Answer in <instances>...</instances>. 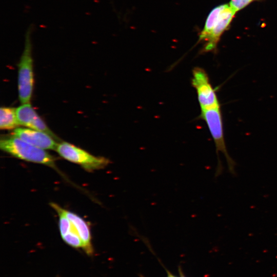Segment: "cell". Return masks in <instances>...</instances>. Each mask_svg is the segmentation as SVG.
Here are the masks:
<instances>
[{"mask_svg":"<svg viewBox=\"0 0 277 277\" xmlns=\"http://www.w3.org/2000/svg\"><path fill=\"white\" fill-rule=\"evenodd\" d=\"M201 110L200 116L205 122L215 146L217 164L215 169V177H219L223 171V165L219 157V152L224 154L229 173L235 175L236 163L229 154L227 149L221 107Z\"/></svg>","mask_w":277,"mask_h":277,"instance_id":"obj_1","label":"cell"},{"mask_svg":"<svg viewBox=\"0 0 277 277\" xmlns=\"http://www.w3.org/2000/svg\"><path fill=\"white\" fill-rule=\"evenodd\" d=\"M0 148L3 151L22 160L53 167L54 157L45 149L32 145L12 136L2 138Z\"/></svg>","mask_w":277,"mask_h":277,"instance_id":"obj_2","label":"cell"},{"mask_svg":"<svg viewBox=\"0 0 277 277\" xmlns=\"http://www.w3.org/2000/svg\"><path fill=\"white\" fill-rule=\"evenodd\" d=\"M55 151L65 160L80 165L87 170L103 169L110 163L105 157L93 155L66 142L58 143Z\"/></svg>","mask_w":277,"mask_h":277,"instance_id":"obj_3","label":"cell"},{"mask_svg":"<svg viewBox=\"0 0 277 277\" xmlns=\"http://www.w3.org/2000/svg\"><path fill=\"white\" fill-rule=\"evenodd\" d=\"M18 92L22 103H29L33 88V61L29 40L26 43L25 50L18 65Z\"/></svg>","mask_w":277,"mask_h":277,"instance_id":"obj_4","label":"cell"},{"mask_svg":"<svg viewBox=\"0 0 277 277\" xmlns=\"http://www.w3.org/2000/svg\"><path fill=\"white\" fill-rule=\"evenodd\" d=\"M191 84L196 90L201 109L221 107L215 91L205 70L199 67L193 68Z\"/></svg>","mask_w":277,"mask_h":277,"instance_id":"obj_5","label":"cell"},{"mask_svg":"<svg viewBox=\"0 0 277 277\" xmlns=\"http://www.w3.org/2000/svg\"><path fill=\"white\" fill-rule=\"evenodd\" d=\"M12 136L45 150H55L58 144L57 141L49 134L28 128L17 127L14 129Z\"/></svg>","mask_w":277,"mask_h":277,"instance_id":"obj_6","label":"cell"},{"mask_svg":"<svg viewBox=\"0 0 277 277\" xmlns=\"http://www.w3.org/2000/svg\"><path fill=\"white\" fill-rule=\"evenodd\" d=\"M19 125L45 132L57 141L58 138L48 128L30 103L23 104L16 108Z\"/></svg>","mask_w":277,"mask_h":277,"instance_id":"obj_7","label":"cell"},{"mask_svg":"<svg viewBox=\"0 0 277 277\" xmlns=\"http://www.w3.org/2000/svg\"><path fill=\"white\" fill-rule=\"evenodd\" d=\"M236 12L227 5L221 13L209 36L205 41L202 53L216 50L218 42L225 31L229 27Z\"/></svg>","mask_w":277,"mask_h":277,"instance_id":"obj_8","label":"cell"},{"mask_svg":"<svg viewBox=\"0 0 277 277\" xmlns=\"http://www.w3.org/2000/svg\"><path fill=\"white\" fill-rule=\"evenodd\" d=\"M63 211L70 220L79 235L83 245V249L87 254L93 253L91 237L89 226L86 222L76 214L63 209Z\"/></svg>","mask_w":277,"mask_h":277,"instance_id":"obj_9","label":"cell"},{"mask_svg":"<svg viewBox=\"0 0 277 277\" xmlns=\"http://www.w3.org/2000/svg\"><path fill=\"white\" fill-rule=\"evenodd\" d=\"M227 4L221 5L214 8L208 14L203 29L200 35L199 42L206 41L209 36L220 16L227 6Z\"/></svg>","mask_w":277,"mask_h":277,"instance_id":"obj_10","label":"cell"},{"mask_svg":"<svg viewBox=\"0 0 277 277\" xmlns=\"http://www.w3.org/2000/svg\"><path fill=\"white\" fill-rule=\"evenodd\" d=\"M18 126L16 108L2 107L0 109V128L11 130L17 128Z\"/></svg>","mask_w":277,"mask_h":277,"instance_id":"obj_11","label":"cell"},{"mask_svg":"<svg viewBox=\"0 0 277 277\" xmlns=\"http://www.w3.org/2000/svg\"><path fill=\"white\" fill-rule=\"evenodd\" d=\"M251 1L252 0H231L229 6L236 12L245 8Z\"/></svg>","mask_w":277,"mask_h":277,"instance_id":"obj_12","label":"cell"},{"mask_svg":"<svg viewBox=\"0 0 277 277\" xmlns=\"http://www.w3.org/2000/svg\"><path fill=\"white\" fill-rule=\"evenodd\" d=\"M167 277H175V276H174L172 274H170V273H169V274H168V275Z\"/></svg>","mask_w":277,"mask_h":277,"instance_id":"obj_13","label":"cell"},{"mask_svg":"<svg viewBox=\"0 0 277 277\" xmlns=\"http://www.w3.org/2000/svg\"><path fill=\"white\" fill-rule=\"evenodd\" d=\"M180 274H181V277H185L183 274L182 273L181 271H180Z\"/></svg>","mask_w":277,"mask_h":277,"instance_id":"obj_14","label":"cell"},{"mask_svg":"<svg viewBox=\"0 0 277 277\" xmlns=\"http://www.w3.org/2000/svg\"><path fill=\"white\" fill-rule=\"evenodd\" d=\"M253 1V0H252V1Z\"/></svg>","mask_w":277,"mask_h":277,"instance_id":"obj_15","label":"cell"}]
</instances>
